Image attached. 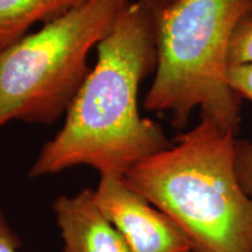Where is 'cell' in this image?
Masks as SVG:
<instances>
[{"label":"cell","instance_id":"obj_1","mask_svg":"<svg viewBox=\"0 0 252 252\" xmlns=\"http://www.w3.org/2000/svg\"><path fill=\"white\" fill-rule=\"evenodd\" d=\"M154 11L131 0L97 46L96 63L65 112L62 128L43 145L28 176L75 166L124 176L171 146L161 126L139 111V89L157 68Z\"/></svg>","mask_w":252,"mask_h":252},{"label":"cell","instance_id":"obj_2","mask_svg":"<svg viewBox=\"0 0 252 252\" xmlns=\"http://www.w3.org/2000/svg\"><path fill=\"white\" fill-rule=\"evenodd\" d=\"M236 135L208 117L131 167L123 180L174 220L191 252H252V200L239 185Z\"/></svg>","mask_w":252,"mask_h":252},{"label":"cell","instance_id":"obj_3","mask_svg":"<svg viewBox=\"0 0 252 252\" xmlns=\"http://www.w3.org/2000/svg\"><path fill=\"white\" fill-rule=\"evenodd\" d=\"M153 11L158 59L144 108L168 113L178 128L200 109L237 135L242 103L228 83L229 47L252 18V0H175Z\"/></svg>","mask_w":252,"mask_h":252},{"label":"cell","instance_id":"obj_4","mask_svg":"<svg viewBox=\"0 0 252 252\" xmlns=\"http://www.w3.org/2000/svg\"><path fill=\"white\" fill-rule=\"evenodd\" d=\"M131 0H90L0 50V127L20 121L52 124L91 70V49Z\"/></svg>","mask_w":252,"mask_h":252},{"label":"cell","instance_id":"obj_5","mask_svg":"<svg viewBox=\"0 0 252 252\" xmlns=\"http://www.w3.org/2000/svg\"><path fill=\"white\" fill-rule=\"evenodd\" d=\"M94 195L131 252H191L174 220L132 190L122 176H100Z\"/></svg>","mask_w":252,"mask_h":252},{"label":"cell","instance_id":"obj_6","mask_svg":"<svg viewBox=\"0 0 252 252\" xmlns=\"http://www.w3.org/2000/svg\"><path fill=\"white\" fill-rule=\"evenodd\" d=\"M53 210L64 243L63 252H131L100 210L94 189H83L72 196H59Z\"/></svg>","mask_w":252,"mask_h":252},{"label":"cell","instance_id":"obj_7","mask_svg":"<svg viewBox=\"0 0 252 252\" xmlns=\"http://www.w3.org/2000/svg\"><path fill=\"white\" fill-rule=\"evenodd\" d=\"M90 0H0V50L27 35L37 23H50Z\"/></svg>","mask_w":252,"mask_h":252},{"label":"cell","instance_id":"obj_8","mask_svg":"<svg viewBox=\"0 0 252 252\" xmlns=\"http://www.w3.org/2000/svg\"><path fill=\"white\" fill-rule=\"evenodd\" d=\"M229 67L252 63V18L241 21L232 34L229 47Z\"/></svg>","mask_w":252,"mask_h":252},{"label":"cell","instance_id":"obj_9","mask_svg":"<svg viewBox=\"0 0 252 252\" xmlns=\"http://www.w3.org/2000/svg\"><path fill=\"white\" fill-rule=\"evenodd\" d=\"M235 166L237 178L244 193L252 200V143L236 139Z\"/></svg>","mask_w":252,"mask_h":252},{"label":"cell","instance_id":"obj_10","mask_svg":"<svg viewBox=\"0 0 252 252\" xmlns=\"http://www.w3.org/2000/svg\"><path fill=\"white\" fill-rule=\"evenodd\" d=\"M228 83L239 98L252 100V63L230 65Z\"/></svg>","mask_w":252,"mask_h":252},{"label":"cell","instance_id":"obj_11","mask_svg":"<svg viewBox=\"0 0 252 252\" xmlns=\"http://www.w3.org/2000/svg\"><path fill=\"white\" fill-rule=\"evenodd\" d=\"M20 239L0 212V252H18Z\"/></svg>","mask_w":252,"mask_h":252},{"label":"cell","instance_id":"obj_12","mask_svg":"<svg viewBox=\"0 0 252 252\" xmlns=\"http://www.w3.org/2000/svg\"><path fill=\"white\" fill-rule=\"evenodd\" d=\"M137 1L149 6L151 8H159V7H162V6L171 4V2L175 1V0H137Z\"/></svg>","mask_w":252,"mask_h":252}]
</instances>
